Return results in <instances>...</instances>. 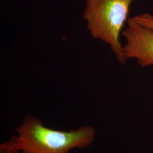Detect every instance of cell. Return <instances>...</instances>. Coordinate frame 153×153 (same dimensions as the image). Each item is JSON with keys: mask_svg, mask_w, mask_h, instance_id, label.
I'll use <instances>...</instances> for the list:
<instances>
[{"mask_svg": "<svg viewBox=\"0 0 153 153\" xmlns=\"http://www.w3.org/2000/svg\"><path fill=\"white\" fill-rule=\"evenodd\" d=\"M18 136L0 145V153H68L93 143L95 131L90 126L71 131H58L43 125L36 117L26 116L16 128Z\"/></svg>", "mask_w": 153, "mask_h": 153, "instance_id": "cell-1", "label": "cell"}, {"mask_svg": "<svg viewBox=\"0 0 153 153\" xmlns=\"http://www.w3.org/2000/svg\"><path fill=\"white\" fill-rule=\"evenodd\" d=\"M134 0H86L83 18L90 35L108 44L117 60L126 64L120 36Z\"/></svg>", "mask_w": 153, "mask_h": 153, "instance_id": "cell-2", "label": "cell"}, {"mask_svg": "<svg viewBox=\"0 0 153 153\" xmlns=\"http://www.w3.org/2000/svg\"><path fill=\"white\" fill-rule=\"evenodd\" d=\"M126 39L123 45L126 60L134 59L141 67L153 65V30L129 18L121 33Z\"/></svg>", "mask_w": 153, "mask_h": 153, "instance_id": "cell-3", "label": "cell"}, {"mask_svg": "<svg viewBox=\"0 0 153 153\" xmlns=\"http://www.w3.org/2000/svg\"><path fill=\"white\" fill-rule=\"evenodd\" d=\"M132 18L138 24L153 30V15L152 14L145 13Z\"/></svg>", "mask_w": 153, "mask_h": 153, "instance_id": "cell-4", "label": "cell"}, {"mask_svg": "<svg viewBox=\"0 0 153 153\" xmlns=\"http://www.w3.org/2000/svg\"></svg>", "mask_w": 153, "mask_h": 153, "instance_id": "cell-5", "label": "cell"}]
</instances>
